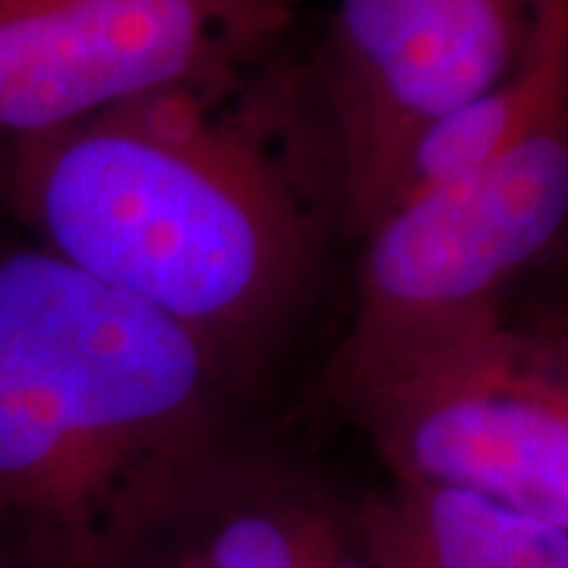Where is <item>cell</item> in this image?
Wrapping results in <instances>:
<instances>
[{"mask_svg": "<svg viewBox=\"0 0 568 568\" xmlns=\"http://www.w3.org/2000/svg\"><path fill=\"white\" fill-rule=\"evenodd\" d=\"M284 54L0 145V205L29 244L237 373L304 301L320 253L306 164L332 171L304 67Z\"/></svg>", "mask_w": 568, "mask_h": 568, "instance_id": "1", "label": "cell"}, {"mask_svg": "<svg viewBox=\"0 0 568 568\" xmlns=\"http://www.w3.org/2000/svg\"><path fill=\"white\" fill-rule=\"evenodd\" d=\"M237 369L36 244H0V568H114L231 452Z\"/></svg>", "mask_w": 568, "mask_h": 568, "instance_id": "2", "label": "cell"}, {"mask_svg": "<svg viewBox=\"0 0 568 568\" xmlns=\"http://www.w3.org/2000/svg\"><path fill=\"white\" fill-rule=\"evenodd\" d=\"M392 480L465 493L568 534V376L521 325L477 316L328 383Z\"/></svg>", "mask_w": 568, "mask_h": 568, "instance_id": "3", "label": "cell"}, {"mask_svg": "<svg viewBox=\"0 0 568 568\" xmlns=\"http://www.w3.org/2000/svg\"><path fill=\"white\" fill-rule=\"evenodd\" d=\"M361 237L357 301L328 383L426 332L508 320L521 287L568 272V92L493 162L392 205Z\"/></svg>", "mask_w": 568, "mask_h": 568, "instance_id": "4", "label": "cell"}, {"mask_svg": "<svg viewBox=\"0 0 568 568\" xmlns=\"http://www.w3.org/2000/svg\"><path fill=\"white\" fill-rule=\"evenodd\" d=\"M540 10L508 0L332 3L304 77L354 234L376 222L426 126L515 70Z\"/></svg>", "mask_w": 568, "mask_h": 568, "instance_id": "5", "label": "cell"}, {"mask_svg": "<svg viewBox=\"0 0 568 568\" xmlns=\"http://www.w3.org/2000/svg\"><path fill=\"white\" fill-rule=\"evenodd\" d=\"M297 0H0V145L287 51Z\"/></svg>", "mask_w": 568, "mask_h": 568, "instance_id": "6", "label": "cell"}, {"mask_svg": "<svg viewBox=\"0 0 568 568\" xmlns=\"http://www.w3.org/2000/svg\"><path fill=\"white\" fill-rule=\"evenodd\" d=\"M114 568H364L351 511L227 452Z\"/></svg>", "mask_w": 568, "mask_h": 568, "instance_id": "7", "label": "cell"}, {"mask_svg": "<svg viewBox=\"0 0 568 568\" xmlns=\"http://www.w3.org/2000/svg\"><path fill=\"white\" fill-rule=\"evenodd\" d=\"M364 568H568V534L465 493L392 480L351 511Z\"/></svg>", "mask_w": 568, "mask_h": 568, "instance_id": "8", "label": "cell"}, {"mask_svg": "<svg viewBox=\"0 0 568 568\" xmlns=\"http://www.w3.org/2000/svg\"><path fill=\"white\" fill-rule=\"evenodd\" d=\"M511 323L521 325L568 376V272L547 284L540 301H534L521 316H511Z\"/></svg>", "mask_w": 568, "mask_h": 568, "instance_id": "9", "label": "cell"}, {"mask_svg": "<svg viewBox=\"0 0 568 568\" xmlns=\"http://www.w3.org/2000/svg\"><path fill=\"white\" fill-rule=\"evenodd\" d=\"M508 3H515V7H521V10H540L547 0H508Z\"/></svg>", "mask_w": 568, "mask_h": 568, "instance_id": "10", "label": "cell"}]
</instances>
